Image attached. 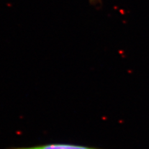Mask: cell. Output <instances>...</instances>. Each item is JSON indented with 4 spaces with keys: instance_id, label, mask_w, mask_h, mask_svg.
<instances>
[{
    "instance_id": "6da1fadb",
    "label": "cell",
    "mask_w": 149,
    "mask_h": 149,
    "mask_svg": "<svg viewBox=\"0 0 149 149\" xmlns=\"http://www.w3.org/2000/svg\"><path fill=\"white\" fill-rule=\"evenodd\" d=\"M6 149H102L96 147L74 145L70 143H49L32 147H13Z\"/></svg>"
},
{
    "instance_id": "7a4b0ae2",
    "label": "cell",
    "mask_w": 149,
    "mask_h": 149,
    "mask_svg": "<svg viewBox=\"0 0 149 149\" xmlns=\"http://www.w3.org/2000/svg\"><path fill=\"white\" fill-rule=\"evenodd\" d=\"M90 1L93 3H96L97 1H98V0H90Z\"/></svg>"
}]
</instances>
